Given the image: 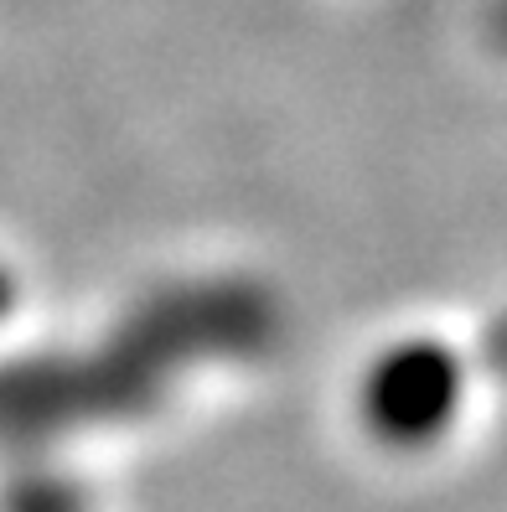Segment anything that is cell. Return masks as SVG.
Wrapping results in <instances>:
<instances>
[{
  "label": "cell",
  "instance_id": "cell-4",
  "mask_svg": "<svg viewBox=\"0 0 507 512\" xmlns=\"http://www.w3.org/2000/svg\"><path fill=\"white\" fill-rule=\"evenodd\" d=\"M6 300H11V280H6V275H0V306H6Z\"/></svg>",
  "mask_w": 507,
  "mask_h": 512
},
{
  "label": "cell",
  "instance_id": "cell-3",
  "mask_svg": "<svg viewBox=\"0 0 507 512\" xmlns=\"http://www.w3.org/2000/svg\"><path fill=\"white\" fill-rule=\"evenodd\" d=\"M487 32H492V42L507 52V0H492V11H487Z\"/></svg>",
  "mask_w": 507,
  "mask_h": 512
},
{
  "label": "cell",
  "instance_id": "cell-1",
  "mask_svg": "<svg viewBox=\"0 0 507 512\" xmlns=\"http://www.w3.org/2000/svg\"><path fill=\"white\" fill-rule=\"evenodd\" d=\"M461 388H466L461 357L445 342L430 337L399 342L363 378V425L389 450H425L451 430Z\"/></svg>",
  "mask_w": 507,
  "mask_h": 512
},
{
  "label": "cell",
  "instance_id": "cell-2",
  "mask_svg": "<svg viewBox=\"0 0 507 512\" xmlns=\"http://www.w3.org/2000/svg\"><path fill=\"white\" fill-rule=\"evenodd\" d=\"M6 512H83V502L68 487H32V492H16Z\"/></svg>",
  "mask_w": 507,
  "mask_h": 512
}]
</instances>
